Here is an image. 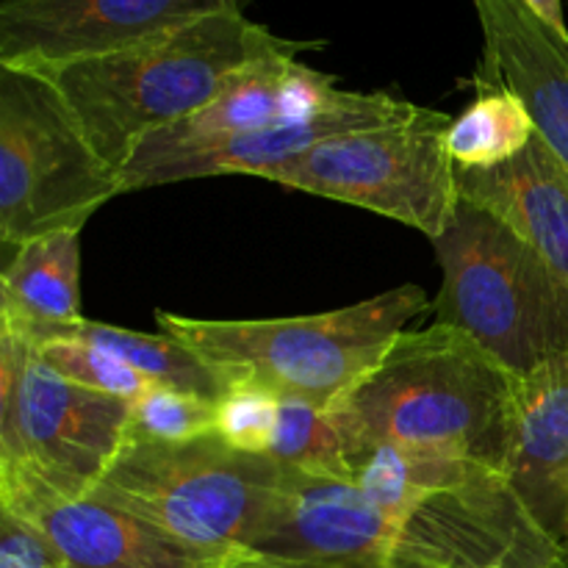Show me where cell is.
I'll return each instance as SVG.
<instances>
[{"label": "cell", "instance_id": "19", "mask_svg": "<svg viewBox=\"0 0 568 568\" xmlns=\"http://www.w3.org/2000/svg\"><path fill=\"white\" fill-rule=\"evenodd\" d=\"M536 136L525 100L503 83L477 81V98L455 116L447 150L464 170H491L516 159Z\"/></svg>", "mask_w": 568, "mask_h": 568}, {"label": "cell", "instance_id": "21", "mask_svg": "<svg viewBox=\"0 0 568 568\" xmlns=\"http://www.w3.org/2000/svg\"><path fill=\"white\" fill-rule=\"evenodd\" d=\"M216 433V403L197 394L150 383L131 403L128 438L136 442H192Z\"/></svg>", "mask_w": 568, "mask_h": 568}, {"label": "cell", "instance_id": "6", "mask_svg": "<svg viewBox=\"0 0 568 568\" xmlns=\"http://www.w3.org/2000/svg\"><path fill=\"white\" fill-rule=\"evenodd\" d=\"M125 194L55 83L39 70L0 67V242L6 253L89 216Z\"/></svg>", "mask_w": 568, "mask_h": 568}, {"label": "cell", "instance_id": "27", "mask_svg": "<svg viewBox=\"0 0 568 568\" xmlns=\"http://www.w3.org/2000/svg\"><path fill=\"white\" fill-rule=\"evenodd\" d=\"M564 555L568 560V514H566V536H564Z\"/></svg>", "mask_w": 568, "mask_h": 568}, {"label": "cell", "instance_id": "7", "mask_svg": "<svg viewBox=\"0 0 568 568\" xmlns=\"http://www.w3.org/2000/svg\"><path fill=\"white\" fill-rule=\"evenodd\" d=\"M449 125L453 116L422 109L414 120L325 139L266 181L375 211L436 242L460 203Z\"/></svg>", "mask_w": 568, "mask_h": 568}, {"label": "cell", "instance_id": "13", "mask_svg": "<svg viewBox=\"0 0 568 568\" xmlns=\"http://www.w3.org/2000/svg\"><path fill=\"white\" fill-rule=\"evenodd\" d=\"M336 92V78L303 64L297 55L261 59L239 70L197 114L150 133L133 150L120 175L133 166L211 148L288 120H303L331 103Z\"/></svg>", "mask_w": 568, "mask_h": 568}, {"label": "cell", "instance_id": "5", "mask_svg": "<svg viewBox=\"0 0 568 568\" xmlns=\"http://www.w3.org/2000/svg\"><path fill=\"white\" fill-rule=\"evenodd\" d=\"M270 455L233 449L216 433L192 442L125 438L92 497L142 516L181 541L247 549L283 483Z\"/></svg>", "mask_w": 568, "mask_h": 568}, {"label": "cell", "instance_id": "23", "mask_svg": "<svg viewBox=\"0 0 568 568\" xmlns=\"http://www.w3.org/2000/svg\"><path fill=\"white\" fill-rule=\"evenodd\" d=\"M277 397L272 388L253 381H239L216 403V436L250 455H266L275 438Z\"/></svg>", "mask_w": 568, "mask_h": 568}, {"label": "cell", "instance_id": "3", "mask_svg": "<svg viewBox=\"0 0 568 568\" xmlns=\"http://www.w3.org/2000/svg\"><path fill=\"white\" fill-rule=\"evenodd\" d=\"M433 308L414 283L347 308L288 320H192L155 311L161 333L178 338L239 381L331 408L381 364L399 333Z\"/></svg>", "mask_w": 568, "mask_h": 568}, {"label": "cell", "instance_id": "1", "mask_svg": "<svg viewBox=\"0 0 568 568\" xmlns=\"http://www.w3.org/2000/svg\"><path fill=\"white\" fill-rule=\"evenodd\" d=\"M514 383L464 331L433 322L394 338L381 364L331 405L347 455L403 447L449 455L505 475Z\"/></svg>", "mask_w": 568, "mask_h": 568}, {"label": "cell", "instance_id": "28", "mask_svg": "<svg viewBox=\"0 0 568 568\" xmlns=\"http://www.w3.org/2000/svg\"><path fill=\"white\" fill-rule=\"evenodd\" d=\"M560 568H568V564H566V566H560Z\"/></svg>", "mask_w": 568, "mask_h": 568}, {"label": "cell", "instance_id": "24", "mask_svg": "<svg viewBox=\"0 0 568 568\" xmlns=\"http://www.w3.org/2000/svg\"><path fill=\"white\" fill-rule=\"evenodd\" d=\"M0 568H70L53 538L0 505Z\"/></svg>", "mask_w": 568, "mask_h": 568}, {"label": "cell", "instance_id": "11", "mask_svg": "<svg viewBox=\"0 0 568 568\" xmlns=\"http://www.w3.org/2000/svg\"><path fill=\"white\" fill-rule=\"evenodd\" d=\"M399 530L403 519L372 503L355 483L286 469L247 549L283 560H383L392 566Z\"/></svg>", "mask_w": 568, "mask_h": 568}, {"label": "cell", "instance_id": "20", "mask_svg": "<svg viewBox=\"0 0 568 568\" xmlns=\"http://www.w3.org/2000/svg\"><path fill=\"white\" fill-rule=\"evenodd\" d=\"M270 458L303 475L353 483L347 442L331 410L297 397H281Z\"/></svg>", "mask_w": 568, "mask_h": 568}, {"label": "cell", "instance_id": "15", "mask_svg": "<svg viewBox=\"0 0 568 568\" xmlns=\"http://www.w3.org/2000/svg\"><path fill=\"white\" fill-rule=\"evenodd\" d=\"M505 480L530 519L564 549L568 514V355L516 377Z\"/></svg>", "mask_w": 568, "mask_h": 568}, {"label": "cell", "instance_id": "16", "mask_svg": "<svg viewBox=\"0 0 568 568\" xmlns=\"http://www.w3.org/2000/svg\"><path fill=\"white\" fill-rule=\"evenodd\" d=\"M458 192L519 233L568 283V170L541 133L491 170L458 166Z\"/></svg>", "mask_w": 568, "mask_h": 568}, {"label": "cell", "instance_id": "29", "mask_svg": "<svg viewBox=\"0 0 568 568\" xmlns=\"http://www.w3.org/2000/svg\"><path fill=\"white\" fill-rule=\"evenodd\" d=\"M494 568H497V566H494Z\"/></svg>", "mask_w": 568, "mask_h": 568}, {"label": "cell", "instance_id": "10", "mask_svg": "<svg viewBox=\"0 0 568 568\" xmlns=\"http://www.w3.org/2000/svg\"><path fill=\"white\" fill-rule=\"evenodd\" d=\"M0 505L48 532L70 568H225L239 552L194 547L120 505L55 491L17 464H0Z\"/></svg>", "mask_w": 568, "mask_h": 568}, {"label": "cell", "instance_id": "12", "mask_svg": "<svg viewBox=\"0 0 568 568\" xmlns=\"http://www.w3.org/2000/svg\"><path fill=\"white\" fill-rule=\"evenodd\" d=\"M419 111L422 105L394 98L388 92H347V89H338L331 103L322 105L314 114L303 116V120H288L281 122V125L264 128V131L244 133V136L211 144V148L133 166V170L122 172L120 178L125 192L211 175L266 178L277 166L300 159L325 139L414 120Z\"/></svg>", "mask_w": 568, "mask_h": 568}, {"label": "cell", "instance_id": "26", "mask_svg": "<svg viewBox=\"0 0 568 568\" xmlns=\"http://www.w3.org/2000/svg\"><path fill=\"white\" fill-rule=\"evenodd\" d=\"M532 11H536L541 20H547L549 26L558 28V31L568 33L566 26V14H564V0H525Z\"/></svg>", "mask_w": 568, "mask_h": 568}, {"label": "cell", "instance_id": "25", "mask_svg": "<svg viewBox=\"0 0 568 568\" xmlns=\"http://www.w3.org/2000/svg\"><path fill=\"white\" fill-rule=\"evenodd\" d=\"M225 568H392L383 560H283L239 549Z\"/></svg>", "mask_w": 568, "mask_h": 568}, {"label": "cell", "instance_id": "14", "mask_svg": "<svg viewBox=\"0 0 568 568\" xmlns=\"http://www.w3.org/2000/svg\"><path fill=\"white\" fill-rule=\"evenodd\" d=\"M483 28L477 81L503 83L525 100L536 131L568 170V33L525 0H471Z\"/></svg>", "mask_w": 568, "mask_h": 568}, {"label": "cell", "instance_id": "8", "mask_svg": "<svg viewBox=\"0 0 568 568\" xmlns=\"http://www.w3.org/2000/svg\"><path fill=\"white\" fill-rule=\"evenodd\" d=\"M131 399L92 392L0 331V464H17L55 491L87 497L128 438Z\"/></svg>", "mask_w": 568, "mask_h": 568}, {"label": "cell", "instance_id": "22", "mask_svg": "<svg viewBox=\"0 0 568 568\" xmlns=\"http://www.w3.org/2000/svg\"><path fill=\"white\" fill-rule=\"evenodd\" d=\"M37 353L42 355L44 364L53 366L67 381L78 383L83 388H92V392L111 394V397L131 399L133 403L150 386L148 377L139 375L133 366L111 355L109 349L78 342V338L44 344Z\"/></svg>", "mask_w": 568, "mask_h": 568}, {"label": "cell", "instance_id": "4", "mask_svg": "<svg viewBox=\"0 0 568 568\" xmlns=\"http://www.w3.org/2000/svg\"><path fill=\"white\" fill-rule=\"evenodd\" d=\"M433 244L438 325L464 331L516 377L568 355V283L519 233L460 197Z\"/></svg>", "mask_w": 568, "mask_h": 568}, {"label": "cell", "instance_id": "18", "mask_svg": "<svg viewBox=\"0 0 568 568\" xmlns=\"http://www.w3.org/2000/svg\"><path fill=\"white\" fill-rule=\"evenodd\" d=\"M64 338H78V342L109 349L111 355L133 366L139 375L148 377L150 383L197 394L209 403H220L239 383V377L231 369L211 364L203 355L194 353L192 347H186L178 338L166 336V333L148 336V333L125 331V327L105 325V322H92L87 316L81 322H72V325L42 327L37 333L33 349L44 347V344L64 342Z\"/></svg>", "mask_w": 568, "mask_h": 568}, {"label": "cell", "instance_id": "9", "mask_svg": "<svg viewBox=\"0 0 568 568\" xmlns=\"http://www.w3.org/2000/svg\"><path fill=\"white\" fill-rule=\"evenodd\" d=\"M247 0H3L0 67L53 70L114 53Z\"/></svg>", "mask_w": 568, "mask_h": 568}, {"label": "cell", "instance_id": "2", "mask_svg": "<svg viewBox=\"0 0 568 568\" xmlns=\"http://www.w3.org/2000/svg\"><path fill=\"white\" fill-rule=\"evenodd\" d=\"M320 48L216 11L131 48L39 70L55 83L100 159L116 172L155 131L197 114L244 67Z\"/></svg>", "mask_w": 568, "mask_h": 568}, {"label": "cell", "instance_id": "17", "mask_svg": "<svg viewBox=\"0 0 568 568\" xmlns=\"http://www.w3.org/2000/svg\"><path fill=\"white\" fill-rule=\"evenodd\" d=\"M81 320V231H55L11 250L0 272V327Z\"/></svg>", "mask_w": 568, "mask_h": 568}]
</instances>
